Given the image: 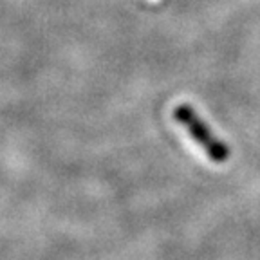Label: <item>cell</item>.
Instances as JSON below:
<instances>
[{
    "label": "cell",
    "instance_id": "cell-1",
    "mask_svg": "<svg viewBox=\"0 0 260 260\" xmlns=\"http://www.w3.org/2000/svg\"><path fill=\"white\" fill-rule=\"evenodd\" d=\"M174 119L186 130V134H190V138L193 139L197 145L206 152L208 159L211 162L222 165L230 159L232 155V148L226 145L220 138H217L211 128L208 126V123L201 118L199 114L195 112L193 107L186 105H177L174 110Z\"/></svg>",
    "mask_w": 260,
    "mask_h": 260
}]
</instances>
